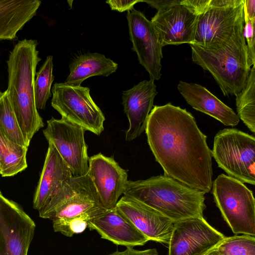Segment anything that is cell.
Wrapping results in <instances>:
<instances>
[{"mask_svg":"<svg viewBox=\"0 0 255 255\" xmlns=\"http://www.w3.org/2000/svg\"><path fill=\"white\" fill-rule=\"evenodd\" d=\"M244 35L247 41L248 54L252 63L255 64V20L247 19L244 20Z\"/></svg>","mask_w":255,"mask_h":255,"instance_id":"obj_29","label":"cell"},{"mask_svg":"<svg viewBox=\"0 0 255 255\" xmlns=\"http://www.w3.org/2000/svg\"><path fill=\"white\" fill-rule=\"evenodd\" d=\"M90 89L56 83L52 89L51 106L63 118L99 135L105 117L91 97Z\"/></svg>","mask_w":255,"mask_h":255,"instance_id":"obj_9","label":"cell"},{"mask_svg":"<svg viewBox=\"0 0 255 255\" xmlns=\"http://www.w3.org/2000/svg\"><path fill=\"white\" fill-rule=\"evenodd\" d=\"M157 94L154 81L143 80L132 88L123 91L124 111L129 122L126 140L131 141L145 130L148 116Z\"/></svg>","mask_w":255,"mask_h":255,"instance_id":"obj_17","label":"cell"},{"mask_svg":"<svg viewBox=\"0 0 255 255\" xmlns=\"http://www.w3.org/2000/svg\"><path fill=\"white\" fill-rule=\"evenodd\" d=\"M214 201L235 234L255 235V201L241 181L222 174L212 183Z\"/></svg>","mask_w":255,"mask_h":255,"instance_id":"obj_5","label":"cell"},{"mask_svg":"<svg viewBox=\"0 0 255 255\" xmlns=\"http://www.w3.org/2000/svg\"><path fill=\"white\" fill-rule=\"evenodd\" d=\"M143 2L142 0H108L106 1L111 8L112 10H117L119 12L128 11L133 8V6L137 2Z\"/></svg>","mask_w":255,"mask_h":255,"instance_id":"obj_30","label":"cell"},{"mask_svg":"<svg viewBox=\"0 0 255 255\" xmlns=\"http://www.w3.org/2000/svg\"><path fill=\"white\" fill-rule=\"evenodd\" d=\"M0 130L11 142L28 147L11 107L6 90L2 93L0 96Z\"/></svg>","mask_w":255,"mask_h":255,"instance_id":"obj_25","label":"cell"},{"mask_svg":"<svg viewBox=\"0 0 255 255\" xmlns=\"http://www.w3.org/2000/svg\"><path fill=\"white\" fill-rule=\"evenodd\" d=\"M53 57L48 56L36 73L34 80V97L37 109L44 110L51 97V88L54 80Z\"/></svg>","mask_w":255,"mask_h":255,"instance_id":"obj_26","label":"cell"},{"mask_svg":"<svg viewBox=\"0 0 255 255\" xmlns=\"http://www.w3.org/2000/svg\"><path fill=\"white\" fill-rule=\"evenodd\" d=\"M212 157L228 176L255 184V138L237 128L219 130L214 139Z\"/></svg>","mask_w":255,"mask_h":255,"instance_id":"obj_7","label":"cell"},{"mask_svg":"<svg viewBox=\"0 0 255 255\" xmlns=\"http://www.w3.org/2000/svg\"><path fill=\"white\" fill-rule=\"evenodd\" d=\"M40 4L39 0H0V40L14 39Z\"/></svg>","mask_w":255,"mask_h":255,"instance_id":"obj_21","label":"cell"},{"mask_svg":"<svg viewBox=\"0 0 255 255\" xmlns=\"http://www.w3.org/2000/svg\"><path fill=\"white\" fill-rule=\"evenodd\" d=\"M35 40L19 41L7 61L6 91L16 119L28 147L34 134L44 124L36 107L34 80L40 58Z\"/></svg>","mask_w":255,"mask_h":255,"instance_id":"obj_2","label":"cell"},{"mask_svg":"<svg viewBox=\"0 0 255 255\" xmlns=\"http://www.w3.org/2000/svg\"><path fill=\"white\" fill-rule=\"evenodd\" d=\"M183 3L200 15L210 6L211 0H183Z\"/></svg>","mask_w":255,"mask_h":255,"instance_id":"obj_31","label":"cell"},{"mask_svg":"<svg viewBox=\"0 0 255 255\" xmlns=\"http://www.w3.org/2000/svg\"><path fill=\"white\" fill-rule=\"evenodd\" d=\"M88 227L96 231L101 238L117 245L133 247L149 241L116 206L91 219Z\"/></svg>","mask_w":255,"mask_h":255,"instance_id":"obj_18","label":"cell"},{"mask_svg":"<svg viewBox=\"0 0 255 255\" xmlns=\"http://www.w3.org/2000/svg\"><path fill=\"white\" fill-rule=\"evenodd\" d=\"M116 207L149 241L168 245L174 223L155 209L123 195Z\"/></svg>","mask_w":255,"mask_h":255,"instance_id":"obj_16","label":"cell"},{"mask_svg":"<svg viewBox=\"0 0 255 255\" xmlns=\"http://www.w3.org/2000/svg\"><path fill=\"white\" fill-rule=\"evenodd\" d=\"M88 174L65 181L39 211L40 217L52 221L69 220L86 214L105 211Z\"/></svg>","mask_w":255,"mask_h":255,"instance_id":"obj_8","label":"cell"},{"mask_svg":"<svg viewBox=\"0 0 255 255\" xmlns=\"http://www.w3.org/2000/svg\"><path fill=\"white\" fill-rule=\"evenodd\" d=\"M244 22L243 0H211L198 15L192 44L217 47L243 32Z\"/></svg>","mask_w":255,"mask_h":255,"instance_id":"obj_6","label":"cell"},{"mask_svg":"<svg viewBox=\"0 0 255 255\" xmlns=\"http://www.w3.org/2000/svg\"><path fill=\"white\" fill-rule=\"evenodd\" d=\"M145 130L149 146L164 175L205 193L210 191L212 150L190 113L170 103L155 106Z\"/></svg>","mask_w":255,"mask_h":255,"instance_id":"obj_1","label":"cell"},{"mask_svg":"<svg viewBox=\"0 0 255 255\" xmlns=\"http://www.w3.org/2000/svg\"><path fill=\"white\" fill-rule=\"evenodd\" d=\"M28 147L8 140L0 130V174L2 177L15 175L27 167Z\"/></svg>","mask_w":255,"mask_h":255,"instance_id":"obj_23","label":"cell"},{"mask_svg":"<svg viewBox=\"0 0 255 255\" xmlns=\"http://www.w3.org/2000/svg\"><path fill=\"white\" fill-rule=\"evenodd\" d=\"M1 93H1V92H0V96H1Z\"/></svg>","mask_w":255,"mask_h":255,"instance_id":"obj_37","label":"cell"},{"mask_svg":"<svg viewBox=\"0 0 255 255\" xmlns=\"http://www.w3.org/2000/svg\"><path fill=\"white\" fill-rule=\"evenodd\" d=\"M225 238L204 217L181 220L174 223L168 255H205Z\"/></svg>","mask_w":255,"mask_h":255,"instance_id":"obj_12","label":"cell"},{"mask_svg":"<svg viewBox=\"0 0 255 255\" xmlns=\"http://www.w3.org/2000/svg\"><path fill=\"white\" fill-rule=\"evenodd\" d=\"M216 248L222 255H255V237L246 235L226 237Z\"/></svg>","mask_w":255,"mask_h":255,"instance_id":"obj_27","label":"cell"},{"mask_svg":"<svg viewBox=\"0 0 255 255\" xmlns=\"http://www.w3.org/2000/svg\"><path fill=\"white\" fill-rule=\"evenodd\" d=\"M158 252L155 249H149L144 250H137L133 247H127V249L122 252L116 251L108 255H158Z\"/></svg>","mask_w":255,"mask_h":255,"instance_id":"obj_32","label":"cell"},{"mask_svg":"<svg viewBox=\"0 0 255 255\" xmlns=\"http://www.w3.org/2000/svg\"><path fill=\"white\" fill-rule=\"evenodd\" d=\"M255 65L251 69L244 88L236 96L237 115L253 133L255 131Z\"/></svg>","mask_w":255,"mask_h":255,"instance_id":"obj_24","label":"cell"},{"mask_svg":"<svg viewBox=\"0 0 255 255\" xmlns=\"http://www.w3.org/2000/svg\"><path fill=\"white\" fill-rule=\"evenodd\" d=\"M205 194L164 175L128 180L123 195L155 209L174 223L203 217Z\"/></svg>","mask_w":255,"mask_h":255,"instance_id":"obj_3","label":"cell"},{"mask_svg":"<svg viewBox=\"0 0 255 255\" xmlns=\"http://www.w3.org/2000/svg\"><path fill=\"white\" fill-rule=\"evenodd\" d=\"M132 50L139 63L149 73L150 79L158 80L161 76V46L157 32L150 20L140 11L132 8L126 15Z\"/></svg>","mask_w":255,"mask_h":255,"instance_id":"obj_13","label":"cell"},{"mask_svg":"<svg viewBox=\"0 0 255 255\" xmlns=\"http://www.w3.org/2000/svg\"><path fill=\"white\" fill-rule=\"evenodd\" d=\"M73 177L72 172L53 145L48 143L44 163L33 201L39 211L58 192L63 184Z\"/></svg>","mask_w":255,"mask_h":255,"instance_id":"obj_19","label":"cell"},{"mask_svg":"<svg viewBox=\"0 0 255 255\" xmlns=\"http://www.w3.org/2000/svg\"><path fill=\"white\" fill-rule=\"evenodd\" d=\"M35 228L32 219L0 191V255H27Z\"/></svg>","mask_w":255,"mask_h":255,"instance_id":"obj_11","label":"cell"},{"mask_svg":"<svg viewBox=\"0 0 255 255\" xmlns=\"http://www.w3.org/2000/svg\"><path fill=\"white\" fill-rule=\"evenodd\" d=\"M98 215L86 214L69 220L54 221L53 229L55 232L71 237L75 234L83 232L88 227V222Z\"/></svg>","mask_w":255,"mask_h":255,"instance_id":"obj_28","label":"cell"},{"mask_svg":"<svg viewBox=\"0 0 255 255\" xmlns=\"http://www.w3.org/2000/svg\"><path fill=\"white\" fill-rule=\"evenodd\" d=\"M85 131L82 127L63 118L48 120L47 127L43 130L48 143L55 147L73 177L87 174L89 157L84 138Z\"/></svg>","mask_w":255,"mask_h":255,"instance_id":"obj_10","label":"cell"},{"mask_svg":"<svg viewBox=\"0 0 255 255\" xmlns=\"http://www.w3.org/2000/svg\"></svg>","mask_w":255,"mask_h":255,"instance_id":"obj_36","label":"cell"},{"mask_svg":"<svg viewBox=\"0 0 255 255\" xmlns=\"http://www.w3.org/2000/svg\"><path fill=\"white\" fill-rule=\"evenodd\" d=\"M190 45L193 61L211 74L224 96L242 91L253 65L244 31L214 48Z\"/></svg>","mask_w":255,"mask_h":255,"instance_id":"obj_4","label":"cell"},{"mask_svg":"<svg viewBox=\"0 0 255 255\" xmlns=\"http://www.w3.org/2000/svg\"><path fill=\"white\" fill-rule=\"evenodd\" d=\"M198 15L181 0L178 3L157 10L150 21L162 47L192 44Z\"/></svg>","mask_w":255,"mask_h":255,"instance_id":"obj_14","label":"cell"},{"mask_svg":"<svg viewBox=\"0 0 255 255\" xmlns=\"http://www.w3.org/2000/svg\"><path fill=\"white\" fill-rule=\"evenodd\" d=\"M117 63L102 54L87 53L76 57L69 65L70 73L65 84L81 86L87 78L102 76L107 77L118 69Z\"/></svg>","mask_w":255,"mask_h":255,"instance_id":"obj_22","label":"cell"},{"mask_svg":"<svg viewBox=\"0 0 255 255\" xmlns=\"http://www.w3.org/2000/svg\"><path fill=\"white\" fill-rule=\"evenodd\" d=\"M181 0H142L157 10L179 3Z\"/></svg>","mask_w":255,"mask_h":255,"instance_id":"obj_34","label":"cell"},{"mask_svg":"<svg viewBox=\"0 0 255 255\" xmlns=\"http://www.w3.org/2000/svg\"><path fill=\"white\" fill-rule=\"evenodd\" d=\"M87 174L102 206L106 210L116 207L128 181L127 171L113 158L99 153L89 158Z\"/></svg>","mask_w":255,"mask_h":255,"instance_id":"obj_15","label":"cell"},{"mask_svg":"<svg viewBox=\"0 0 255 255\" xmlns=\"http://www.w3.org/2000/svg\"><path fill=\"white\" fill-rule=\"evenodd\" d=\"M205 255H222L221 253L217 249V248H215L212 250L209 253H208Z\"/></svg>","mask_w":255,"mask_h":255,"instance_id":"obj_35","label":"cell"},{"mask_svg":"<svg viewBox=\"0 0 255 255\" xmlns=\"http://www.w3.org/2000/svg\"><path fill=\"white\" fill-rule=\"evenodd\" d=\"M244 20H255V0H243Z\"/></svg>","mask_w":255,"mask_h":255,"instance_id":"obj_33","label":"cell"},{"mask_svg":"<svg viewBox=\"0 0 255 255\" xmlns=\"http://www.w3.org/2000/svg\"><path fill=\"white\" fill-rule=\"evenodd\" d=\"M177 89L187 103L196 110L212 117L225 126L234 127L239 124L240 119L233 110L202 85L181 81Z\"/></svg>","mask_w":255,"mask_h":255,"instance_id":"obj_20","label":"cell"}]
</instances>
